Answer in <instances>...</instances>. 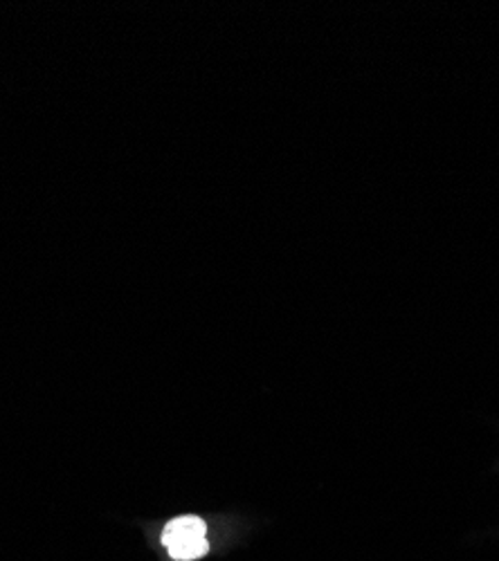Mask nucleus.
Instances as JSON below:
<instances>
[{"label": "nucleus", "instance_id": "nucleus-1", "mask_svg": "<svg viewBox=\"0 0 499 561\" xmlns=\"http://www.w3.org/2000/svg\"><path fill=\"white\" fill-rule=\"evenodd\" d=\"M162 546L178 561H194L207 554V526L201 517H178L165 526Z\"/></svg>", "mask_w": 499, "mask_h": 561}]
</instances>
